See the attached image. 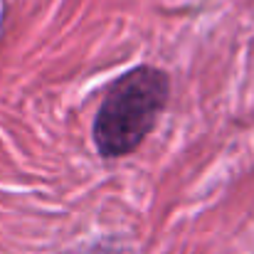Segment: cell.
<instances>
[{
    "instance_id": "obj_1",
    "label": "cell",
    "mask_w": 254,
    "mask_h": 254,
    "mask_svg": "<svg viewBox=\"0 0 254 254\" xmlns=\"http://www.w3.org/2000/svg\"><path fill=\"white\" fill-rule=\"evenodd\" d=\"M170 82L158 67H136L106 91L94 119V143L104 158H121L138 148L166 109Z\"/></svg>"
}]
</instances>
